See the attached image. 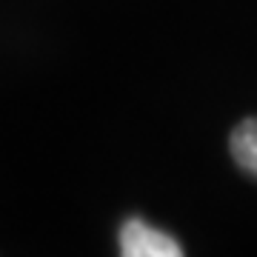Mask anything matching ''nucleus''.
I'll return each mask as SVG.
<instances>
[{"label":"nucleus","instance_id":"nucleus-1","mask_svg":"<svg viewBox=\"0 0 257 257\" xmlns=\"http://www.w3.org/2000/svg\"><path fill=\"white\" fill-rule=\"evenodd\" d=\"M120 254L126 257H180L183 248L172 234L140 217H128L120 229Z\"/></svg>","mask_w":257,"mask_h":257},{"label":"nucleus","instance_id":"nucleus-2","mask_svg":"<svg viewBox=\"0 0 257 257\" xmlns=\"http://www.w3.org/2000/svg\"><path fill=\"white\" fill-rule=\"evenodd\" d=\"M231 157L243 172L257 177V117L243 120L231 132Z\"/></svg>","mask_w":257,"mask_h":257}]
</instances>
